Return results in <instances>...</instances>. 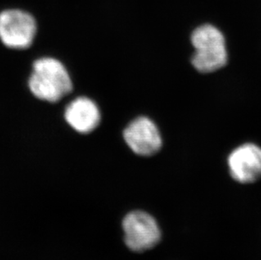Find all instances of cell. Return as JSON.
Instances as JSON below:
<instances>
[{
  "mask_svg": "<svg viewBox=\"0 0 261 260\" xmlns=\"http://www.w3.org/2000/svg\"><path fill=\"white\" fill-rule=\"evenodd\" d=\"M28 85L37 98L48 102L60 101L73 89L66 68L53 58H42L35 61Z\"/></svg>",
  "mask_w": 261,
  "mask_h": 260,
  "instance_id": "6da1fadb",
  "label": "cell"
},
{
  "mask_svg": "<svg viewBox=\"0 0 261 260\" xmlns=\"http://www.w3.org/2000/svg\"><path fill=\"white\" fill-rule=\"evenodd\" d=\"M191 42L195 47L192 64L198 71L211 73L225 66L227 62L224 36L213 25H200L193 32Z\"/></svg>",
  "mask_w": 261,
  "mask_h": 260,
  "instance_id": "7a4b0ae2",
  "label": "cell"
},
{
  "mask_svg": "<svg viewBox=\"0 0 261 260\" xmlns=\"http://www.w3.org/2000/svg\"><path fill=\"white\" fill-rule=\"evenodd\" d=\"M37 32L34 18L20 10L0 13V39L6 47L25 49L32 44Z\"/></svg>",
  "mask_w": 261,
  "mask_h": 260,
  "instance_id": "3957f363",
  "label": "cell"
},
{
  "mask_svg": "<svg viewBox=\"0 0 261 260\" xmlns=\"http://www.w3.org/2000/svg\"><path fill=\"white\" fill-rule=\"evenodd\" d=\"M124 242L134 252L154 248L161 239V230L152 216L144 211H133L123 219Z\"/></svg>",
  "mask_w": 261,
  "mask_h": 260,
  "instance_id": "277c9868",
  "label": "cell"
},
{
  "mask_svg": "<svg viewBox=\"0 0 261 260\" xmlns=\"http://www.w3.org/2000/svg\"><path fill=\"white\" fill-rule=\"evenodd\" d=\"M123 139L137 155L150 157L160 150L162 137L158 127L145 117L132 121L123 131Z\"/></svg>",
  "mask_w": 261,
  "mask_h": 260,
  "instance_id": "5b68a950",
  "label": "cell"
},
{
  "mask_svg": "<svg viewBox=\"0 0 261 260\" xmlns=\"http://www.w3.org/2000/svg\"><path fill=\"white\" fill-rule=\"evenodd\" d=\"M230 173L241 184L254 183L261 177V149L245 144L234 150L228 157Z\"/></svg>",
  "mask_w": 261,
  "mask_h": 260,
  "instance_id": "8992f818",
  "label": "cell"
},
{
  "mask_svg": "<svg viewBox=\"0 0 261 260\" xmlns=\"http://www.w3.org/2000/svg\"><path fill=\"white\" fill-rule=\"evenodd\" d=\"M64 118L72 128L81 134L96 129L101 121L98 107L87 97H78L71 101L65 109Z\"/></svg>",
  "mask_w": 261,
  "mask_h": 260,
  "instance_id": "52a82bcc",
  "label": "cell"
}]
</instances>
